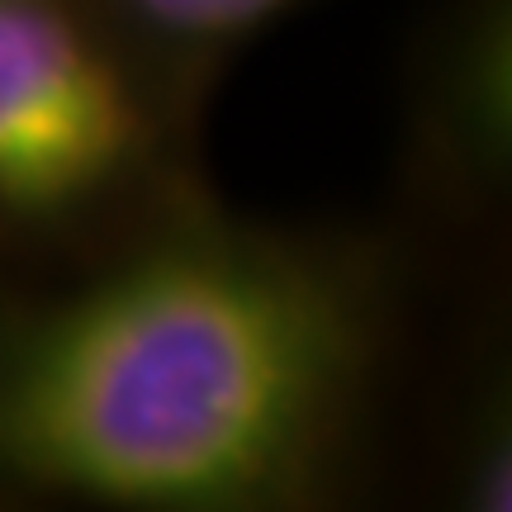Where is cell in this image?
Segmentation results:
<instances>
[{
    "label": "cell",
    "mask_w": 512,
    "mask_h": 512,
    "mask_svg": "<svg viewBox=\"0 0 512 512\" xmlns=\"http://www.w3.org/2000/svg\"><path fill=\"white\" fill-rule=\"evenodd\" d=\"M195 95L95 0H0V247L86 261L200 195Z\"/></svg>",
    "instance_id": "2"
},
{
    "label": "cell",
    "mask_w": 512,
    "mask_h": 512,
    "mask_svg": "<svg viewBox=\"0 0 512 512\" xmlns=\"http://www.w3.org/2000/svg\"><path fill=\"white\" fill-rule=\"evenodd\" d=\"M408 185L446 223H479L508 195L512 0H441L418 38Z\"/></svg>",
    "instance_id": "3"
},
{
    "label": "cell",
    "mask_w": 512,
    "mask_h": 512,
    "mask_svg": "<svg viewBox=\"0 0 512 512\" xmlns=\"http://www.w3.org/2000/svg\"><path fill=\"white\" fill-rule=\"evenodd\" d=\"M399 290L380 242L190 195L0 304V489L143 512H299L347 489Z\"/></svg>",
    "instance_id": "1"
},
{
    "label": "cell",
    "mask_w": 512,
    "mask_h": 512,
    "mask_svg": "<svg viewBox=\"0 0 512 512\" xmlns=\"http://www.w3.org/2000/svg\"><path fill=\"white\" fill-rule=\"evenodd\" d=\"M166 72L204 86L228 53L304 0H95Z\"/></svg>",
    "instance_id": "4"
},
{
    "label": "cell",
    "mask_w": 512,
    "mask_h": 512,
    "mask_svg": "<svg viewBox=\"0 0 512 512\" xmlns=\"http://www.w3.org/2000/svg\"><path fill=\"white\" fill-rule=\"evenodd\" d=\"M446 494L465 512H508L512 508V408L508 375L494 361L470 375L465 394L446 418L441 441Z\"/></svg>",
    "instance_id": "5"
}]
</instances>
